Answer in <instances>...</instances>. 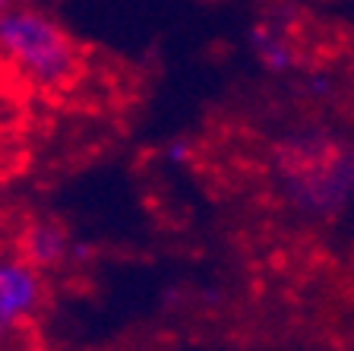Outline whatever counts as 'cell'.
I'll return each mask as SVG.
<instances>
[{"instance_id":"6da1fadb","label":"cell","mask_w":354,"mask_h":351,"mask_svg":"<svg viewBox=\"0 0 354 351\" xmlns=\"http://www.w3.org/2000/svg\"><path fill=\"white\" fill-rule=\"evenodd\" d=\"M0 66L32 92L73 86L82 51L66 26L35 0H0Z\"/></svg>"},{"instance_id":"7a4b0ae2","label":"cell","mask_w":354,"mask_h":351,"mask_svg":"<svg viewBox=\"0 0 354 351\" xmlns=\"http://www.w3.org/2000/svg\"><path fill=\"white\" fill-rule=\"evenodd\" d=\"M51 304V272L16 247H0V348L22 345Z\"/></svg>"},{"instance_id":"3957f363","label":"cell","mask_w":354,"mask_h":351,"mask_svg":"<svg viewBox=\"0 0 354 351\" xmlns=\"http://www.w3.org/2000/svg\"><path fill=\"white\" fill-rule=\"evenodd\" d=\"M16 250L29 256L35 266H41L44 272H57L64 266H70L73 260V241H70V234L51 219H35L19 231L13 244Z\"/></svg>"},{"instance_id":"277c9868","label":"cell","mask_w":354,"mask_h":351,"mask_svg":"<svg viewBox=\"0 0 354 351\" xmlns=\"http://www.w3.org/2000/svg\"><path fill=\"white\" fill-rule=\"evenodd\" d=\"M253 42H257V54L263 57L266 66H272V70H288V66L295 64L291 44H288L281 35H275V32L259 29L257 35H253Z\"/></svg>"},{"instance_id":"5b68a950","label":"cell","mask_w":354,"mask_h":351,"mask_svg":"<svg viewBox=\"0 0 354 351\" xmlns=\"http://www.w3.org/2000/svg\"><path fill=\"white\" fill-rule=\"evenodd\" d=\"M3 139H7V117L0 111V146H3Z\"/></svg>"},{"instance_id":"8992f818","label":"cell","mask_w":354,"mask_h":351,"mask_svg":"<svg viewBox=\"0 0 354 351\" xmlns=\"http://www.w3.org/2000/svg\"><path fill=\"white\" fill-rule=\"evenodd\" d=\"M0 247H3V222H0Z\"/></svg>"}]
</instances>
